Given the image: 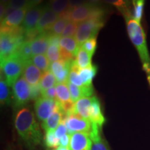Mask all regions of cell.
<instances>
[{
	"label": "cell",
	"instance_id": "6da1fadb",
	"mask_svg": "<svg viewBox=\"0 0 150 150\" xmlns=\"http://www.w3.org/2000/svg\"><path fill=\"white\" fill-rule=\"evenodd\" d=\"M15 127L24 145L29 150H33L42 140L40 126L32 110L28 107L20 108L15 115Z\"/></svg>",
	"mask_w": 150,
	"mask_h": 150
},
{
	"label": "cell",
	"instance_id": "7a4b0ae2",
	"mask_svg": "<svg viewBox=\"0 0 150 150\" xmlns=\"http://www.w3.org/2000/svg\"><path fill=\"white\" fill-rule=\"evenodd\" d=\"M125 21L129 37L138 52L142 64L150 63V55L147 45L146 33L141 24L133 18H127Z\"/></svg>",
	"mask_w": 150,
	"mask_h": 150
},
{
	"label": "cell",
	"instance_id": "3957f363",
	"mask_svg": "<svg viewBox=\"0 0 150 150\" xmlns=\"http://www.w3.org/2000/svg\"><path fill=\"white\" fill-rule=\"evenodd\" d=\"M24 63L16 53L8 59L1 61V72L9 86H13L23 74Z\"/></svg>",
	"mask_w": 150,
	"mask_h": 150
},
{
	"label": "cell",
	"instance_id": "277c9868",
	"mask_svg": "<svg viewBox=\"0 0 150 150\" xmlns=\"http://www.w3.org/2000/svg\"><path fill=\"white\" fill-rule=\"evenodd\" d=\"M104 25V22L95 20H88L79 24L74 38L79 45L81 46L87 40L96 37Z\"/></svg>",
	"mask_w": 150,
	"mask_h": 150
},
{
	"label": "cell",
	"instance_id": "5b68a950",
	"mask_svg": "<svg viewBox=\"0 0 150 150\" xmlns=\"http://www.w3.org/2000/svg\"><path fill=\"white\" fill-rule=\"evenodd\" d=\"M15 107H24L31 99V89L29 84L23 76L20 78L12 86Z\"/></svg>",
	"mask_w": 150,
	"mask_h": 150
},
{
	"label": "cell",
	"instance_id": "8992f818",
	"mask_svg": "<svg viewBox=\"0 0 150 150\" xmlns=\"http://www.w3.org/2000/svg\"><path fill=\"white\" fill-rule=\"evenodd\" d=\"M24 40V37L15 38L8 34H1L0 38V56L1 61L14 55Z\"/></svg>",
	"mask_w": 150,
	"mask_h": 150
},
{
	"label": "cell",
	"instance_id": "52a82bcc",
	"mask_svg": "<svg viewBox=\"0 0 150 150\" xmlns=\"http://www.w3.org/2000/svg\"><path fill=\"white\" fill-rule=\"evenodd\" d=\"M63 122H64L66 125L69 134H72L76 132H83L90 134L91 131V122L76 114L66 115Z\"/></svg>",
	"mask_w": 150,
	"mask_h": 150
},
{
	"label": "cell",
	"instance_id": "ba28073f",
	"mask_svg": "<svg viewBox=\"0 0 150 150\" xmlns=\"http://www.w3.org/2000/svg\"><path fill=\"white\" fill-rule=\"evenodd\" d=\"M58 102L56 99L40 97L36 99L34 105L35 115L38 119L42 122L47 120L55 111Z\"/></svg>",
	"mask_w": 150,
	"mask_h": 150
},
{
	"label": "cell",
	"instance_id": "9c48e42d",
	"mask_svg": "<svg viewBox=\"0 0 150 150\" xmlns=\"http://www.w3.org/2000/svg\"><path fill=\"white\" fill-rule=\"evenodd\" d=\"M71 64L72 63L62 59L52 63L50 70L55 76L58 83H66L68 81Z\"/></svg>",
	"mask_w": 150,
	"mask_h": 150
},
{
	"label": "cell",
	"instance_id": "30bf717a",
	"mask_svg": "<svg viewBox=\"0 0 150 150\" xmlns=\"http://www.w3.org/2000/svg\"><path fill=\"white\" fill-rule=\"evenodd\" d=\"M92 141L90 134L76 132L70 134V150H91Z\"/></svg>",
	"mask_w": 150,
	"mask_h": 150
},
{
	"label": "cell",
	"instance_id": "8fae6325",
	"mask_svg": "<svg viewBox=\"0 0 150 150\" xmlns=\"http://www.w3.org/2000/svg\"><path fill=\"white\" fill-rule=\"evenodd\" d=\"M45 8V6L39 5L28 9L24 21L22 22V27L24 28V29L30 30L36 27Z\"/></svg>",
	"mask_w": 150,
	"mask_h": 150
},
{
	"label": "cell",
	"instance_id": "7c38bea8",
	"mask_svg": "<svg viewBox=\"0 0 150 150\" xmlns=\"http://www.w3.org/2000/svg\"><path fill=\"white\" fill-rule=\"evenodd\" d=\"M59 19V15L52 10L47 5L43 11L36 28L41 33L48 32Z\"/></svg>",
	"mask_w": 150,
	"mask_h": 150
},
{
	"label": "cell",
	"instance_id": "4fadbf2b",
	"mask_svg": "<svg viewBox=\"0 0 150 150\" xmlns=\"http://www.w3.org/2000/svg\"><path fill=\"white\" fill-rule=\"evenodd\" d=\"M92 141L91 150H110L107 141L102 136V128L92 123V129L90 133Z\"/></svg>",
	"mask_w": 150,
	"mask_h": 150
},
{
	"label": "cell",
	"instance_id": "5bb4252c",
	"mask_svg": "<svg viewBox=\"0 0 150 150\" xmlns=\"http://www.w3.org/2000/svg\"><path fill=\"white\" fill-rule=\"evenodd\" d=\"M94 6H95L86 3L71 10L70 21L80 24L88 20L91 17Z\"/></svg>",
	"mask_w": 150,
	"mask_h": 150
},
{
	"label": "cell",
	"instance_id": "9a60e30c",
	"mask_svg": "<svg viewBox=\"0 0 150 150\" xmlns=\"http://www.w3.org/2000/svg\"><path fill=\"white\" fill-rule=\"evenodd\" d=\"M42 76L41 70L35 66L31 61H28L24 64L23 77L29 85L33 86L40 84Z\"/></svg>",
	"mask_w": 150,
	"mask_h": 150
},
{
	"label": "cell",
	"instance_id": "2e32d148",
	"mask_svg": "<svg viewBox=\"0 0 150 150\" xmlns=\"http://www.w3.org/2000/svg\"><path fill=\"white\" fill-rule=\"evenodd\" d=\"M50 35L51 34L48 32H43L39 35L35 40L30 42L33 56L47 53L50 45Z\"/></svg>",
	"mask_w": 150,
	"mask_h": 150
},
{
	"label": "cell",
	"instance_id": "e0dca14e",
	"mask_svg": "<svg viewBox=\"0 0 150 150\" xmlns=\"http://www.w3.org/2000/svg\"><path fill=\"white\" fill-rule=\"evenodd\" d=\"M67 84L70 90L71 99L74 103L83 97H92V95H93L94 94L93 85L83 86L82 87H79V86H75L69 81L67 82Z\"/></svg>",
	"mask_w": 150,
	"mask_h": 150
},
{
	"label": "cell",
	"instance_id": "ac0fdd59",
	"mask_svg": "<svg viewBox=\"0 0 150 150\" xmlns=\"http://www.w3.org/2000/svg\"><path fill=\"white\" fill-rule=\"evenodd\" d=\"M65 116L66 115L63 112L59 102H58L57 107H56L55 111L52 114V115L47 120L42 122V129L45 131H55L60 124L63 121Z\"/></svg>",
	"mask_w": 150,
	"mask_h": 150
},
{
	"label": "cell",
	"instance_id": "d6986e66",
	"mask_svg": "<svg viewBox=\"0 0 150 150\" xmlns=\"http://www.w3.org/2000/svg\"><path fill=\"white\" fill-rule=\"evenodd\" d=\"M89 120L91 123L95 124L101 128H102V126L106 122V119L102 112L100 102L97 97H95L91 108H90Z\"/></svg>",
	"mask_w": 150,
	"mask_h": 150
},
{
	"label": "cell",
	"instance_id": "ffe728a7",
	"mask_svg": "<svg viewBox=\"0 0 150 150\" xmlns=\"http://www.w3.org/2000/svg\"><path fill=\"white\" fill-rule=\"evenodd\" d=\"M27 10V8H24L13 11L8 16L5 17L2 21H1V26H7V27L19 26L22 22H23Z\"/></svg>",
	"mask_w": 150,
	"mask_h": 150
},
{
	"label": "cell",
	"instance_id": "44dd1931",
	"mask_svg": "<svg viewBox=\"0 0 150 150\" xmlns=\"http://www.w3.org/2000/svg\"><path fill=\"white\" fill-rule=\"evenodd\" d=\"M94 98L95 97H83L76 101L74 104V114H76L85 119L89 120L90 108L93 102Z\"/></svg>",
	"mask_w": 150,
	"mask_h": 150
},
{
	"label": "cell",
	"instance_id": "7402d4cb",
	"mask_svg": "<svg viewBox=\"0 0 150 150\" xmlns=\"http://www.w3.org/2000/svg\"><path fill=\"white\" fill-rule=\"evenodd\" d=\"M102 1L115 6L122 15L125 20L127 18H133L132 7H131L130 0H102Z\"/></svg>",
	"mask_w": 150,
	"mask_h": 150
},
{
	"label": "cell",
	"instance_id": "603a6c76",
	"mask_svg": "<svg viewBox=\"0 0 150 150\" xmlns=\"http://www.w3.org/2000/svg\"><path fill=\"white\" fill-rule=\"evenodd\" d=\"M56 101L59 104L62 105L72 102L68 86L66 83H58L56 86Z\"/></svg>",
	"mask_w": 150,
	"mask_h": 150
},
{
	"label": "cell",
	"instance_id": "cb8c5ba5",
	"mask_svg": "<svg viewBox=\"0 0 150 150\" xmlns=\"http://www.w3.org/2000/svg\"><path fill=\"white\" fill-rule=\"evenodd\" d=\"M60 47L70 52L73 56L76 57L80 47L76 39L72 37L61 38L60 40Z\"/></svg>",
	"mask_w": 150,
	"mask_h": 150
},
{
	"label": "cell",
	"instance_id": "d4e9b609",
	"mask_svg": "<svg viewBox=\"0 0 150 150\" xmlns=\"http://www.w3.org/2000/svg\"><path fill=\"white\" fill-rule=\"evenodd\" d=\"M80 70L81 68L79 67V65L76 62V60H75V61L72 62V64H71L70 72V74H69L68 81L74 84L75 86L82 87V86H84V83L79 74Z\"/></svg>",
	"mask_w": 150,
	"mask_h": 150
},
{
	"label": "cell",
	"instance_id": "484cf974",
	"mask_svg": "<svg viewBox=\"0 0 150 150\" xmlns=\"http://www.w3.org/2000/svg\"><path fill=\"white\" fill-rule=\"evenodd\" d=\"M91 58L92 56L91 54L81 46L76 55V62L80 68H87L92 66Z\"/></svg>",
	"mask_w": 150,
	"mask_h": 150
},
{
	"label": "cell",
	"instance_id": "4316f807",
	"mask_svg": "<svg viewBox=\"0 0 150 150\" xmlns=\"http://www.w3.org/2000/svg\"><path fill=\"white\" fill-rule=\"evenodd\" d=\"M97 65H92V66L87 67V68L81 69L79 74L83 80L84 86H91L92 81H93V78L95 77L97 72Z\"/></svg>",
	"mask_w": 150,
	"mask_h": 150
},
{
	"label": "cell",
	"instance_id": "83f0119b",
	"mask_svg": "<svg viewBox=\"0 0 150 150\" xmlns=\"http://www.w3.org/2000/svg\"><path fill=\"white\" fill-rule=\"evenodd\" d=\"M57 84L58 82L55 76L52 74V72L50 70L47 71L43 74L40 82V86L42 92L51 88L52 87H54Z\"/></svg>",
	"mask_w": 150,
	"mask_h": 150
},
{
	"label": "cell",
	"instance_id": "f1b7e54d",
	"mask_svg": "<svg viewBox=\"0 0 150 150\" xmlns=\"http://www.w3.org/2000/svg\"><path fill=\"white\" fill-rule=\"evenodd\" d=\"M145 0H132V16L133 18L137 22H141L144 13Z\"/></svg>",
	"mask_w": 150,
	"mask_h": 150
},
{
	"label": "cell",
	"instance_id": "f546056e",
	"mask_svg": "<svg viewBox=\"0 0 150 150\" xmlns=\"http://www.w3.org/2000/svg\"><path fill=\"white\" fill-rule=\"evenodd\" d=\"M16 54L19 57L24 61V64L28 61H31L33 57L32 50L31 48V45L29 42H23L18 48Z\"/></svg>",
	"mask_w": 150,
	"mask_h": 150
},
{
	"label": "cell",
	"instance_id": "4dcf8cb0",
	"mask_svg": "<svg viewBox=\"0 0 150 150\" xmlns=\"http://www.w3.org/2000/svg\"><path fill=\"white\" fill-rule=\"evenodd\" d=\"M70 0H49L47 6L58 15L65 12L69 8Z\"/></svg>",
	"mask_w": 150,
	"mask_h": 150
},
{
	"label": "cell",
	"instance_id": "1f68e13d",
	"mask_svg": "<svg viewBox=\"0 0 150 150\" xmlns=\"http://www.w3.org/2000/svg\"><path fill=\"white\" fill-rule=\"evenodd\" d=\"M31 62L43 72H45L47 71L50 70L51 62L48 59L47 56L44 55V54L33 56L31 59Z\"/></svg>",
	"mask_w": 150,
	"mask_h": 150
},
{
	"label": "cell",
	"instance_id": "d6a6232c",
	"mask_svg": "<svg viewBox=\"0 0 150 150\" xmlns=\"http://www.w3.org/2000/svg\"><path fill=\"white\" fill-rule=\"evenodd\" d=\"M0 102L1 106L5 104H10L11 102L9 86L6 80L2 79H1L0 81Z\"/></svg>",
	"mask_w": 150,
	"mask_h": 150
},
{
	"label": "cell",
	"instance_id": "836d02e7",
	"mask_svg": "<svg viewBox=\"0 0 150 150\" xmlns=\"http://www.w3.org/2000/svg\"><path fill=\"white\" fill-rule=\"evenodd\" d=\"M45 144L50 149H57L60 147V140L57 138L54 131H45Z\"/></svg>",
	"mask_w": 150,
	"mask_h": 150
},
{
	"label": "cell",
	"instance_id": "e575fe53",
	"mask_svg": "<svg viewBox=\"0 0 150 150\" xmlns=\"http://www.w3.org/2000/svg\"><path fill=\"white\" fill-rule=\"evenodd\" d=\"M59 46L60 45L50 43L47 52V56L51 63L61 60V52H60L61 47Z\"/></svg>",
	"mask_w": 150,
	"mask_h": 150
},
{
	"label": "cell",
	"instance_id": "d590c367",
	"mask_svg": "<svg viewBox=\"0 0 150 150\" xmlns=\"http://www.w3.org/2000/svg\"><path fill=\"white\" fill-rule=\"evenodd\" d=\"M68 22L69 21L65 20V19L59 18L57 21L52 26L51 29L48 31V33H50L51 35H55L61 37L62 33H63Z\"/></svg>",
	"mask_w": 150,
	"mask_h": 150
},
{
	"label": "cell",
	"instance_id": "8d00e7d4",
	"mask_svg": "<svg viewBox=\"0 0 150 150\" xmlns=\"http://www.w3.org/2000/svg\"><path fill=\"white\" fill-rule=\"evenodd\" d=\"M28 2H29V0H11L7 6L5 17L8 16L13 11L18 10V9L27 8Z\"/></svg>",
	"mask_w": 150,
	"mask_h": 150
},
{
	"label": "cell",
	"instance_id": "74e56055",
	"mask_svg": "<svg viewBox=\"0 0 150 150\" xmlns=\"http://www.w3.org/2000/svg\"><path fill=\"white\" fill-rule=\"evenodd\" d=\"M79 24L74 23L73 22H69L65 27L64 31L62 33L61 37H75L76 31H77Z\"/></svg>",
	"mask_w": 150,
	"mask_h": 150
},
{
	"label": "cell",
	"instance_id": "f35d334b",
	"mask_svg": "<svg viewBox=\"0 0 150 150\" xmlns=\"http://www.w3.org/2000/svg\"><path fill=\"white\" fill-rule=\"evenodd\" d=\"M81 47L93 56L97 48V38H93L87 40L84 44L82 45Z\"/></svg>",
	"mask_w": 150,
	"mask_h": 150
},
{
	"label": "cell",
	"instance_id": "ab89813d",
	"mask_svg": "<svg viewBox=\"0 0 150 150\" xmlns=\"http://www.w3.org/2000/svg\"><path fill=\"white\" fill-rule=\"evenodd\" d=\"M41 33H42L36 27L30 30H25V33L24 35V40L25 42H31Z\"/></svg>",
	"mask_w": 150,
	"mask_h": 150
},
{
	"label": "cell",
	"instance_id": "60d3db41",
	"mask_svg": "<svg viewBox=\"0 0 150 150\" xmlns=\"http://www.w3.org/2000/svg\"><path fill=\"white\" fill-rule=\"evenodd\" d=\"M60 52H61V59L63 60V61L72 63L73 61L76 60V57L65 49L61 47Z\"/></svg>",
	"mask_w": 150,
	"mask_h": 150
},
{
	"label": "cell",
	"instance_id": "b9f144b4",
	"mask_svg": "<svg viewBox=\"0 0 150 150\" xmlns=\"http://www.w3.org/2000/svg\"><path fill=\"white\" fill-rule=\"evenodd\" d=\"M54 131H55V134L56 137H57L59 140L60 138H62L63 136H65V134H68V130H67V128L66 125H65V124L64 123V122H62Z\"/></svg>",
	"mask_w": 150,
	"mask_h": 150
},
{
	"label": "cell",
	"instance_id": "7bdbcfd3",
	"mask_svg": "<svg viewBox=\"0 0 150 150\" xmlns=\"http://www.w3.org/2000/svg\"><path fill=\"white\" fill-rule=\"evenodd\" d=\"M42 97L56 100V87H52L51 88L46 90L42 92Z\"/></svg>",
	"mask_w": 150,
	"mask_h": 150
},
{
	"label": "cell",
	"instance_id": "ee69618b",
	"mask_svg": "<svg viewBox=\"0 0 150 150\" xmlns=\"http://www.w3.org/2000/svg\"><path fill=\"white\" fill-rule=\"evenodd\" d=\"M70 142V134H67L60 138V146L63 147L69 148Z\"/></svg>",
	"mask_w": 150,
	"mask_h": 150
},
{
	"label": "cell",
	"instance_id": "f6af8a7d",
	"mask_svg": "<svg viewBox=\"0 0 150 150\" xmlns=\"http://www.w3.org/2000/svg\"><path fill=\"white\" fill-rule=\"evenodd\" d=\"M87 3V0H70V5H69V9L72 10L76 7L80 6Z\"/></svg>",
	"mask_w": 150,
	"mask_h": 150
},
{
	"label": "cell",
	"instance_id": "bcb514c9",
	"mask_svg": "<svg viewBox=\"0 0 150 150\" xmlns=\"http://www.w3.org/2000/svg\"><path fill=\"white\" fill-rule=\"evenodd\" d=\"M43 1H44V0H29V2H28L27 4V8L29 9L33 8V7L38 6Z\"/></svg>",
	"mask_w": 150,
	"mask_h": 150
},
{
	"label": "cell",
	"instance_id": "7dc6e473",
	"mask_svg": "<svg viewBox=\"0 0 150 150\" xmlns=\"http://www.w3.org/2000/svg\"><path fill=\"white\" fill-rule=\"evenodd\" d=\"M7 6H8L3 3H1V4H0V19H1V21H2L5 18Z\"/></svg>",
	"mask_w": 150,
	"mask_h": 150
},
{
	"label": "cell",
	"instance_id": "c3c4849f",
	"mask_svg": "<svg viewBox=\"0 0 150 150\" xmlns=\"http://www.w3.org/2000/svg\"><path fill=\"white\" fill-rule=\"evenodd\" d=\"M102 0H87V3L89 4L97 6L101 5V4H102Z\"/></svg>",
	"mask_w": 150,
	"mask_h": 150
},
{
	"label": "cell",
	"instance_id": "681fc988",
	"mask_svg": "<svg viewBox=\"0 0 150 150\" xmlns=\"http://www.w3.org/2000/svg\"><path fill=\"white\" fill-rule=\"evenodd\" d=\"M11 0H1V3L4 4L8 6L9 4V3L11 2Z\"/></svg>",
	"mask_w": 150,
	"mask_h": 150
},
{
	"label": "cell",
	"instance_id": "f907efd6",
	"mask_svg": "<svg viewBox=\"0 0 150 150\" xmlns=\"http://www.w3.org/2000/svg\"><path fill=\"white\" fill-rule=\"evenodd\" d=\"M57 150H70V149H69V148L63 147H61V146H60L59 147L57 148Z\"/></svg>",
	"mask_w": 150,
	"mask_h": 150
},
{
	"label": "cell",
	"instance_id": "816d5d0a",
	"mask_svg": "<svg viewBox=\"0 0 150 150\" xmlns=\"http://www.w3.org/2000/svg\"><path fill=\"white\" fill-rule=\"evenodd\" d=\"M50 150H57V149H50Z\"/></svg>",
	"mask_w": 150,
	"mask_h": 150
}]
</instances>
